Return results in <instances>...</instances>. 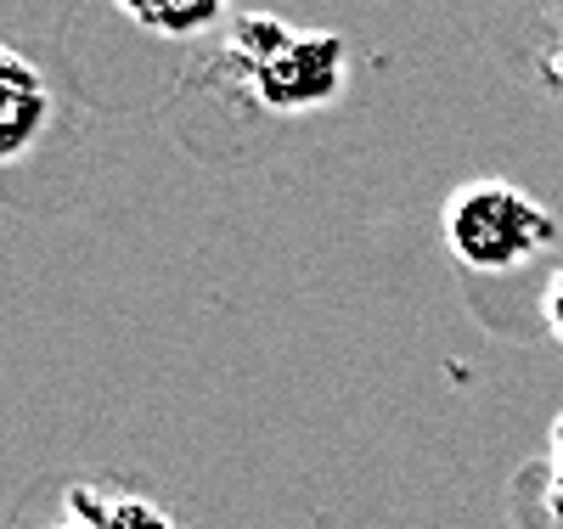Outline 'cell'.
I'll return each instance as SVG.
<instances>
[{
    "instance_id": "obj_2",
    "label": "cell",
    "mask_w": 563,
    "mask_h": 529,
    "mask_svg": "<svg viewBox=\"0 0 563 529\" xmlns=\"http://www.w3.org/2000/svg\"><path fill=\"white\" fill-rule=\"evenodd\" d=\"M440 231H445L451 260L479 271V276L519 271V265L541 260L558 243L552 209L541 198H530L525 186L496 180V175L456 186L445 198V209H440Z\"/></svg>"
},
{
    "instance_id": "obj_6",
    "label": "cell",
    "mask_w": 563,
    "mask_h": 529,
    "mask_svg": "<svg viewBox=\"0 0 563 529\" xmlns=\"http://www.w3.org/2000/svg\"><path fill=\"white\" fill-rule=\"evenodd\" d=\"M536 473V496H541V518H552V529H563V451H552L547 467H530Z\"/></svg>"
},
{
    "instance_id": "obj_4",
    "label": "cell",
    "mask_w": 563,
    "mask_h": 529,
    "mask_svg": "<svg viewBox=\"0 0 563 529\" xmlns=\"http://www.w3.org/2000/svg\"><path fill=\"white\" fill-rule=\"evenodd\" d=\"M52 529H180V518L147 496H130L102 478H79L63 496V518Z\"/></svg>"
},
{
    "instance_id": "obj_1",
    "label": "cell",
    "mask_w": 563,
    "mask_h": 529,
    "mask_svg": "<svg viewBox=\"0 0 563 529\" xmlns=\"http://www.w3.org/2000/svg\"><path fill=\"white\" fill-rule=\"evenodd\" d=\"M231 63H238L249 96L276 113H316L339 102L350 85V45L333 29H294L271 12H249L231 29Z\"/></svg>"
},
{
    "instance_id": "obj_5",
    "label": "cell",
    "mask_w": 563,
    "mask_h": 529,
    "mask_svg": "<svg viewBox=\"0 0 563 529\" xmlns=\"http://www.w3.org/2000/svg\"><path fill=\"white\" fill-rule=\"evenodd\" d=\"M113 7L141 29V34H158V40H192V34H209L231 0H113Z\"/></svg>"
},
{
    "instance_id": "obj_3",
    "label": "cell",
    "mask_w": 563,
    "mask_h": 529,
    "mask_svg": "<svg viewBox=\"0 0 563 529\" xmlns=\"http://www.w3.org/2000/svg\"><path fill=\"white\" fill-rule=\"evenodd\" d=\"M45 124H52V85L23 52L0 45V169L29 158Z\"/></svg>"
},
{
    "instance_id": "obj_8",
    "label": "cell",
    "mask_w": 563,
    "mask_h": 529,
    "mask_svg": "<svg viewBox=\"0 0 563 529\" xmlns=\"http://www.w3.org/2000/svg\"><path fill=\"white\" fill-rule=\"evenodd\" d=\"M541 85L563 96V23H558V45H552V52L541 57Z\"/></svg>"
},
{
    "instance_id": "obj_9",
    "label": "cell",
    "mask_w": 563,
    "mask_h": 529,
    "mask_svg": "<svg viewBox=\"0 0 563 529\" xmlns=\"http://www.w3.org/2000/svg\"><path fill=\"white\" fill-rule=\"evenodd\" d=\"M552 451H563V417H558V428H552Z\"/></svg>"
},
{
    "instance_id": "obj_7",
    "label": "cell",
    "mask_w": 563,
    "mask_h": 529,
    "mask_svg": "<svg viewBox=\"0 0 563 529\" xmlns=\"http://www.w3.org/2000/svg\"><path fill=\"white\" fill-rule=\"evenodd\" d=\"M541 316H547V332L563 344V271L547 282V294H541Z\"/></svg>"
}]
</instances>
